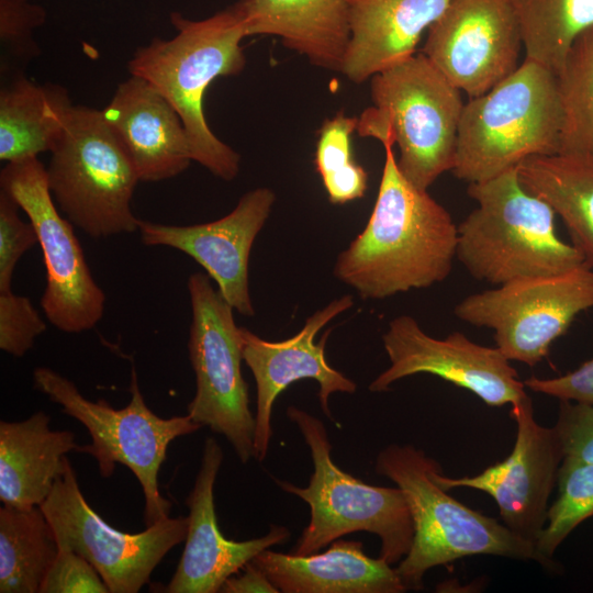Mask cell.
Listing matches in <instances>:
<instances>
[{"label":"cell","mask_w":593,"mask_h":593,"mask_svg":"<svg viewBox=\"0 0 593 593\" xmlns=\"http://www.w3.org/2000/svg\"><path fill=\"white\" fill-rule=\"evenodd\" d=\"M369 221L339 253L335 277L361 299L380 300L444 281L456 258L458 227L450 213L399 170L392 146Z\"/></svg>","instance_id":"6da1fadb"},{"label":"cell","mask_w":593,"mask_h":593,"mask_svg":"<svg viewBox=\"0 0 593 593\" xmlns=\"http://www.w3.org/2000/svg\"><path fill=\"white\" fill-rule=\"evenodd\" d=\"M170 21L177 34L170 40L155 37L138 47L127 69L150 83L177 111L193 161L231 181L239 171L240 156L210 130L203 97L217 77L238 75L245 67L240 42L247 31L242 1L204 20L172 12Z\"/></svg>","instance_id":"7a4b0ae2"},{"label":"cell","mask_w":593,"mask_h":593,"mask_svg":"<svg viewBox=\"0 0 593 593\" xmlns=\"http://www.w3.org/2000/svg\"><path fill=\"white\" fill-rule=\"evenodd\" d=\"M468 194L477 208L457 225L456 258L475 280L500 286L585 265L558 236L555 211L525 189L516 167L469 183Z\"/></svg>","instance_id":"3957f363"},{"label":"cell","mask_w":593,"mask_h":593,"mask_svg":"<svg viewBox=\"0 0 593 593\" xmlns=\"http://www.w3.org/2000/svg\"><path fill=\"white\" fill-rule=\"evenodd\" d=\"M437 466L424 450L398 444L384 447L374 463L378 474L403 491L412 515L413 544L395 568L407 590H422L429 569L478 555L533 560L556 570V563L539 555L533 542L440 488L432 474Z\"/></svg>","instance_id":"277c9868"},{"label":"cell","mask_w":593,"mask_h":593,"mask_svg":"<svg viewBox=\"0 0 593 593\" xmlns=\"http://www.w3.org/2000/svg\"><path fill=\"white\" fill-rule=\"evenodd\" d=\"M563 110L558 75L526 59L486 92L465 102L451 172L480 182L561 148Z\"/></svg>","instance_id":"5b68a950"},{"label":"cell","mask_w":593,"mask_h":593,"mask_svg":"<svg viewBox=\"0 0 593 593\" xmlns=\"http://www.w3.org/2000/svg\"><path fill=\"white\" fill-rule=\"evenodd\" d=\"M461 92L423 53L414 54L371 77L372 105L358 118L357 132L383 147L398 145L399 170L427 191L452 170Z\"/></svg>","instance_id":"8992f818"},{"label":"cell","mask_w":593,"mask_h":593,"mask_svg":"<svg viewBox=\"0 0 593 593\" xmlns=\"http://www.w3.org/2000/svg\"><path fill=\"white\" fill-rule=\"evenodd\" d=\"M289 419L303 436L314 470L305 488L275 479L284 492L310 506V522L292 553L312 555L354 532H368L381 541L379 558L399 563L410 551L414 525L405 494L399 488L376 486L343 471L332 459L324 423L309 412L289 406Z\"/></svg>","instance_id":"52a82bcc"},{"label":"cell","mask_w":593,"mask_h":593,"mask_svg":"<svg viewBox=\"0 0 593 593\" xmlns=\"http://www.w3.org/2000/svg\"><path fill=\"white\" fill-rule=\"evenodd\" d=\"M33 380L37 390L88 429L91 443L78 446L77 451L91 455L102 477L112 475L119 463L137 478L145 499V526L169 517L172 504L160 494L159 469L169 444L177 437L199 430L202 425L188 414L170 418L156 415L145 403L134 368L130 385L131 401L120 410L102 399L89 401L72 381L51 368H36Z\"/></svg>","instance_id":"ba28073f"},{"label":"cell","mask_w":593,"mask_h":593,"mask_svg":"<svg viewBox=\"0 0 593 593\" xmlns=\"http://www.w3.org/2000/svg\"><path fill=\"white\" fill-rule=\"evenodd\" d=\"M46 175L55 203L88 236L138 231L131 201L139 178L101 110L72 105Z\"/></svg>","instance_id":"9c48e42d"},{"label":"cell","mask_w":593,"mask_h":593,"mask_svg":"<svg viewBox=\"0 0 593 593\" xmlns=\"http://www.w3.org/2000/svg\"><path fill=\"white\" fill-rule=\"evenodd\" d=\"M188 292L192 311L188 351L195 376V394L188 404V415L223 435L240 462L246 463L256 457V419L242 374V327L235 323L234 309L212 287L209 276L192 273Z\"/></svg>","instance_id":"30bf717a"},{"label":"cell","mask_w":593,"mask_h":593,"mask_svg":"<svg viewBox=\"0 0 593 593\" xmlns=\"http://www.w3.org/2000/svg\"><path fill=\"white\" fill-rule=\"evenodd\" d=\"M593 307V269L583 265L550 276L513 280L463 298L459 320L494 331L496 347L511 361L536 366L574 317Z\"/></svg>","instance_id":"8fae6325"},{"label":"cell","mask_w":593,"mask_h":593,"mask_svg":"<svg viewBox=\"0 0 593 593\" xmlns=\"http://www.w3.org/2000/svg\"><path fill=\"white\" fill-rule=\"evenodd\" d=\"M0 186L37 233L46 269L41 299L45 316L65 333L91 329L103 316L105 295L90 272L72 224L57 211L46 168L37 157L7 163L0 172Z\"/></svg>","instance_id":"7c38bea8"},{"label":"cell","mask_w":593,"mask_h":593,"mask_svg":"<svg viewBox=\"0 0 593 593\" xmlns=\"http://www.w3.org/2000/svg\"><path fill=\"white\" fill-rule=\"evenodd\" d=\"M40 507L58 546L87 559L111 593H137L188 533L184 516L160 519L137 534L115 529L87 503L70 461Z\"/></svg>","instance_id":"4fadbf2b"},{"label":"cell","mask_w":593,"mask_h":593,"mask_svg":"<svg viewBox=\"0 0 593 593\" xmlns=\"http://www.w3.org/2000/svg\"><path fill=\"white\" fill-rule=\"evenodd\" d=\"M511 406L516 438L506 459L472 477H446L440 465L432 474L444 490L471 488L488 493L502 523L535 545L547 521L549 497L564 455L555 428L536 421L529 395Z\"/></svg>","instance_id":"5bb4252c"},{"label":"cell","mask_w":593,"mask_h":593,"mask_svg":"<svg viewBox=\"0 0 593 593\" xmlns=\"http://www.w3.org/2000/svg\"><path fill=\"white\" fill-rule=\"evenodd\" d=\"M390 366L370 384L372 392L416 373L437 376L467 389L489 406L515 404L528 394L524 381L497 347L479 345L460 332L427 335L410 315L393 318L382 336Z\"/></svg>","instance_id":"9a60e30c"},{"label":"cell","mask_w":593,"mask_h":593,"mask_svg":"<svg viewBox=\"0 0 593 593\" xmlns=\"http://www.w3.org/2000/svg\"><path fill=\"white\" fill-rule=\"evenodd\" d=\"M422 53L469 98L516 70L523 47L510 0H450Z\"/></svg>","instance_id":"2e32d148"},{"label":"cell","mask_w":593,"mask_h":593,"mask_svg":"<svg viewBox=\"0 0 593 593\" xmlns=\"http://www.w3.org/2000/svg\"><path fill=\"white\" fill-rule=\"evenodd\" d=\"M354 304L349 294L333 300L309 316L294 336L269 342L242 327L243 360L256 381L255 454L262 461L272 436L271 412L276 399L290 384L301 379H314L320 385L318 399L324 414L332 418L328 400L335 392L354 393L356 383L334 369L325 358L327 331L318 343L317 333L338 314Z\"/></svg>","instance_id":"e0dca14e"},{"label":"cell","mask_w":593,"mask_h":593,"mask_svg":"<svg viewBox=\"0 0 593 593\" xmlns=\"http://www.w3.org/2000/svg\"><path fill=\"white\" fill-rule=\"evenodd\" d=\"M275 200L271 189L257 188L246 192L227 215L216 221L179 226L138 220V231L146 246H167L190 256L216 282L217 290L234 310L253 316L249 255Z\"/></svg>","instance_id":"ac0fdd59"},{"label":"cell","mask_w":593,"mask_h":593,"mask_svg":"<svg viewBox=\"0 0 593 593\" xmlns=\"http://www.w3.org/2000/svg\"><path fill=\"white\" fill-rule=\"evenodd\" d=\"M222 461L221 446L213 437L206 438L193 489L186 499L189 524L184 549L164 592H220L223 583L258 553L290 537L288 527L271 525L261 537L244 541L225 538L217 525L213 492Z\"/></svg>","instance_id":"d6986e66"},{"label":"cell","mask_w":593,"mask_h":593,"mask_svg":"<svg viewBox=\"0 0 593 593\" xmlns=\"http://www.w3.org/2000/svg\"><path fill=\"white\" fill-rule=\"evenodd\" d=\"M101 111L131 158L139 181L174 178L193 161L179 114L146 80L131 75Z\"/></svg>","instance_id":"ffe728a7"},{"label":"cell","mask_w":593,"mask_h":593,"mask_svg":"<svg viewBox=\"0 0 593 593\" xmlns=\"http://www.w3.org/2000/svg\"><path fill=\"white\" fill-rule=\"evenodd\" d=\"M450 0H346L349 42L342 74L361 83L413 56Z\"/></svg>","instance_id":"44dd1931"},{"label":"cell","mask_w":593,"mask_h":593,"mask_svg":"<svg viewBox=\"0 0 593 593\" xmlns=\"http://www.w3.org/2000/svg\"><path fill=\"white\" fill-rule=\"evenodd\" d=\"M283 593H402L395 569L370 558L356 540L336 539L324 552L282 553L266 549L253 560Z\"/></svg>","instance_id":"7402d4cb"},{"label":"cell","mask_w":593,"mask_h":593,"mask_svg":"<svg viewBox=\"0 0 593 593\" xmlns=\"http://www.w3.org/2000/svg\"><path fill=\"white\" fill-rule=\"evenodd\" d=\"M75 434L51 428V416L37 411L18 422H0V501L8 506H41L77 450Z\"/></svg>","instance_id":"603a6c76"},{"label":"cell","mask_w":593,"mask_h":593,"mask_svg":"<svg viewBox=\"0 0 593 593\" xmlns=\"http://www.w3.org/2000/svg\"><path fill=\"white\" fill-rule=\"evenodd\" d=\"M240 1L247 36H278L312 65L342 71L349 42L346 0Z\"/></svg>","instance_id":"cb8c5ba5"},{"label":"cell","mask_w":593,"mask_h":593,"mask_svg":"<svg viewBox=\"0 0 593 593\" xmlns=\"http://www.w3.org/2000/svg\"><path fill=\"white\" fill-rule=\"evenodd\" d=\"M0 90V159L16 163L51 152L63 137L72 103L67 90L23 74L3 78ZM2 79V80H3Z\"/></svg>","instance_id":"d4e9b609"},{"label":"cell","mask_w":593,"mask_h":593,"mask_svg":"<svg viewBox=\"0 0 593 593\" xmlns=\"http://www.w3.org/2000/svg\"><path fill=\"white\" fill-rule=\"evenodd\" d=\"M527 191L563 221L572 245L593 269V159L572 154L532 156L516 166Z\"/></svg>","instance_id":"484cf974"},{"label":"cell","mask_w":593,"mask_h":593,"mask_svg":"<svg viewBox=\"0 0 593 593\" xmlns=\"http://www.w3.org/2000/svg\"><path fill=\"white\" fill-rule=\"evenodd\" d=\"M57 553L54 530L40 506L0 508L1 593H37Z\"/></svg>","instance_id":"4316f807"},{"label":"cell","mask_w":593,"mask_h":593,"mask_svg":"<svg viewBox=\"0 0 593 593\" xmlns=\"http://www.w3.org/2000/svg\"><path fill=\"white\" fill-rule=\"evenodd\" d=\"M526 59L559 74L574 41L593 27V0H510Z\"/></svg>","instance_id":"83f0119b"},{"label":"cell","mask_w":593,"mask_h":593,"mask_svg":"<svg viewBox=\"0 0 593 593\" xmlns=\"http://www.w3.org/2000/svg\"><path fill=\"white\" fill-rule=\"evenodd\" d=\"M558 80L563 110L559 153L593 159V27L574 41Z\"/></svg>","instance_id":"f1b7e54d"},{"label":"cell","mask_w":593,"mask_h":593,"mask_svg":"<svg viewBox=\"0 0 593 593\" xmlns=\"http://www.w3.org/2000/svg\"><path fill=\"white\" fill-rule=\"evenodd\" d=\"M357 125L358 118L339 111L325 120L320 130L314 164L333 204L360 199L368 189V174L356 163L351 150Z\"/></svg>","instance_id":"f546056e"},{"label":"cell","mask_w":593,"mask_h":593,"mask_svg":"<svg viewBox=\"0 0 593 593\" xmlns=\"http://www.w3.org/2000/svg\"><path fill=\"white\" fill-rule=\"evenodd\" d=\"M557 484L558 496L548 508L546 524L535 541L538 553L551 562L563 540L582 522L593 517V465L563 457Z\"/></svg>","instance_id":"4dcf8cb0"},{"label":"cell","mask_w":593,"mask_h":593,"mask_svg":"<svg viewBox=\"0 0 593 593\" xmlns=\"http://www.w3.org/2000/svg\"><path fill=\"white\" fill-rule=\"evenodd\" d=\"M45 10L27 0H0L1 78L23 74L40 55L33 32L45 22Z\"/></svg>","instance_id":"1f68e13d"},{"label":"cell","mask_w":593,"mask_h":593,"mask_svg":"<svg viewBox=\"0 0 593 593\" xmlns=\"http://www.w3.org/2000/svg\"><path fill=\"white\" fill-rule=\"evenodd\" d=\"M46 324L29 298L10 291L0 292V348L14 357H23Z\"/></svg>","instance_id":"d6a6232c"},{"label":"cell","mask_w":593,"mask_h":593,"mask_svg":"<svg viewBox=\"0 0 593 593\" xmlns=\"http://www.w3.org/2000/svg\"><path fill=\"white\" fill-rule=\"evenodd\" d=\"M19 209L16 201L0 190V292L11 290L18 261L38 243L33 224L20 219Z\"/></svg>","instance_id":"836d02e7"},{"label":"cell","mask_w":593,"mask_h":593,"mask_svg":"<svg viewBox=\"0 0 593 593\" xmlns=\"http://www.w3.org/2000/svg\"><path fill=\"white\" fill-rule=\"evenodd\" d=\"M107 584L94 567L82 556L58 546L38 593H108Z\"/></svg>","instance_id":"e575fe53"},{"label":"cell","mask_w":593,"mask_h":593,"mask_svg":"<svg viewBox=\"0 0 593 593\" xmlns=\"http://www.w3.org/2000/svg\"><path fill=\"white\" fill-rule=\"evenodd\" d=\"M553 428L564 457L593 465V404L560 401Z\"/></svg>","instance_id":"d590c367"},{"label":"cell","mask_w":593,"mask_h":593,"mask_svg":"<svg viewBox=\"0 0 593 593\" xmlns=\"http://www.w3.org/2000/svg\"><path fill=\"white\" fill-rule=\"evenodd\" d=\"M524 384L534 392L560 401L593 404V359L567 374L555 378L533 376L524 380Z\"/></svg>","instance_id":"8d00e7d4"},{"label":"cell","mask_w":593,"mask_h":593,"mask_svg":"<svg viewBox=\"0 0 593 593\" xmlns=\"http://www.w3.org/2000/svg\"><path fill=\"white\" fill-rule=\"evenodd\" d=\"M238 577H230L222 585L223 593H278L279 590L269 580L264 570L249 561Z\"/></svg>","instance_id":"74e56055"}]
</instances>
